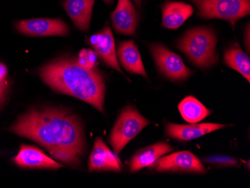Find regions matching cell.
<instances>
[{
  "instance_id": "cell-1",
  "label": "cell",
  "mask_w": 250,
  "mask_h": 188,
  "mask_svg": "<svg viewBox=\"0 0 250 188\" xmlns=\"http://www.w3.org/2000/svg\"><path fill=\"white\" fill-rule=\"evenodd\" d=\"M10 131L36 142L55 159L68 165H80L85 154L81 124L60 109H31L18 119Z\"/></svg>"
},
{
  "instance_id": "cell-2",
  "label": "cell",
  "mask_w": 250,
  "mask_h": 188,
  "mask_svg": "<svg viewBox=\"0 0 250 188\" xmlns=\"http://www.w3.org/2000/svg\"><path fill=\"white\" fill-rule=\"evenodd\" d=\"M39 74L56 92L81 99L104 112V82L96 69H87L74 58L64 57L45 64Z\"/></svg>"
},
{
  "instance_id": "cell-3",
  "label": "cell",
  "mask_w": 250,
  "mask_h": 188,
  "mask_svg": "<svg viewBox=\"0 0 250 188\" xmlns=\"http://www.w3.org/2000/svg\"><path fill=\"white\" fill-rule=\"evenodd\" d=\"M217 37L208 28H196L188 31L180 39L178 47L199 68H209L218 61Z\"/></svg>"
},
{
  "instance_id": "cell-4",
  "label": "cell",
  "mask_w": 250,
  "mask_h": 188,
  "mask_svg": "<svg viewBox=\"0 0 250 188\" xmlns=\"http://www.w3.org/2000/svg\"><path fill=\"white\" fill-rule=\"evenodd\" d=\"M204 19L224 20L234 27L239 19L250 15V0H191Z\"/></svg>"
},
{
  "instance_id": "cell-5",
  "label": "cell",
  "mask_w": 250,
  "mask_h": 188,
  "mask_svg": "<svg viewBox=\"0 0 250 188\" xmlns=\"http://www.w3.org/2000/svg\"><path fill=\"white\" fill-rule=\"evenodd\" d=\"M149 125L134 107L127 106L122 110L111 132L109 143L119 154L127 143L133 140L144 127Z\"/></svg>"
},
{
  "instance_id": "cell-6",
  "label": "cell",
  "mask_w": 250,
  "mask_h": 188,
  "mask_svg": "<svg viewBox=\"0 0 250 188\" xmlns=\"http://www.w3.org/2000/svg\"><path fill=\"white\" fill-rule=\"evenodd\" d=\"M150 49L158 68L169 79L183 81L190 75L192 71L176 53L161 44H152Z\"/></svg>"
},
{
  "instance_id": "cell-7",
  "label": "cell",
  "mask_w": 250,
  "mask_h": 188,
  "mask_svg": "<svg viewBox=\"0 0 250 188\" xmlns=\"http://www.w3.org/2000/svg\"><path fill=\"white\" fill-rule=\"evenodd\" d=\"M15 26L20 33L32 37L65 36L69 32L67 25L60 19L34 18L23 20L16 22Z\"/></svg>"
},
{
  "instance_id": "cell-8",
  "label": "cell",
  "mask_w": 250,
  "mask_h": 188,
  "mask_svg": "<svg viewBox=\"0 0 250 188\" xmlns=\"http://www.w3.org/2000/svg\"><path fill=\"white\" fill-rule=\"evenodd\" d=\"M156 170L171 171V172H196L205 173L206 168L202 163L189 151H180L168 156L159 158L151 165Z\"/></svg>"
},
{
  "instance_id": "cell-9",
  "label": "cell",
  "mask_w": 250,
  "mask_h": 188,
  "mask_svg": "<svg viewBox=\"0 0 250 188\" xmlns=\"http://www.w3.org/2000/svg\"><path fill=\"white\" fill-rule=\"evenodd\" d=\"M88 44L95 50L98 57L103 60L106 65L122 74L118 62L114 38L109 26L100 31L88 39Z\"/></svg>"
},
{
  "instance_id": "cell-10",
  "label": "cell",
  "mask_w": 250,
  "mask_h": 188,
  "mask_svg": "<svg viewBox=\"0 0 250 188\" xmlns=\"http://www.w3.org/2000/svg\"><path fill=\"white\" fill-rule=\"evenodd\" d=\"M13 161L18 167L30 169H58L63 167L46 155L42 150L32 146H21Z\"/></svg>"
},
{
  "instance_id": "cell-11",
  "label": "cell",
  "mask_w": 250,
  "mask_h": 188,
  "mask_svg": "<svg viewBox=\"0 0 250 188\" xmlns=\"http://www.w3.org/2000/svg\"><path fill=\"white\" fill-rule=\"evenodd\" d=\"M88 169L119 172L122 169V163L117 154L111 151L102 139L97 138L88 161Z\"/></svg>"
},
{
  "instance_id": "cell-12",
  "label": "cell",
  "mask_w": 250,
  "mask_h": 188,
  "mask_svg": "<svg viewBox=\"0 0 250 188\" xmlns=\"http://www.w3.org/2000/svg\"><path fill=\"white\" fill-rule=\"evenodd\" d=\"M112 26L120 34L133 36L137 26V12L130 0H119L114 12L111 15Z\"/></svg>"
},
{
  "instance_id": "cell-13",
  "label": "cell",
  "mask_w": 250,
  "mask_h": 188,
  "mask_svg": "<svg viewBox=\"0 0 250 188\" xmlns=\"http://www.w3.org/2000/svg\"><path fill=\"white\" fill-rule=\"evenodd\" d=\"M224 127L223 125L215 123H196L189 125L168 123L167 125V134L176 140H191L199 138Z\"/></svg>"
},
{
  "instance_id": "cell-14",
  "label": "cell",
  "mask_w": 250,
  "mask_h": 188,
  "mask_svg": "<svg viewBox=\"0 0 250 188\" xmlns=\"http://www.w3.org/2000/svg\"><path fill=\"white\" fill-rule=\"evenodd\" d=\"M95 0H65L63 7L75 26L83 32L89 29Z\"/></svg>"
},
{
  "instance_id": "cell-15",
  "label": "cell",
  "mask_w": 250,
  "mask_h": 188,
  "mask_svg": "<svg viewBox=\"0 0 250 188\" xmlns=\"http://www.w3.org/2000/svg\"><path fill=\"white\" fill-rule=\"evenodd\" d=\"M116 54L121 64L127 71L132 74H140L147 78L140 51L133 41L121 42L118 46Z\"/></svg>"
},
{
  "instance_id": "cell-16",
  "label": "cell",
  "mask_w": 250,
  "mask_h": 188,
  "mask_svg": "<svg viewBox=\"0 0 250 188\" xmlns=\"http://www.w3.org/2000/svg\"><path fill=\"white\" fill-rule=\"evenodd\" d=\"M163 25L170 29H176L193 14V7L181 2L168 1L163 6Z\"/></svg>"
},
{
  "instance_id": "cell-17",
  "label": "cell",
  "mask_w": 250,
  "mask_h": 188,
  "mask_svg": "<svg viewBox=\"0 0 250 188\" xmlns=\"http://www.w3.org/2000/svg\"><path fill=\"white\" fill-rule=\"evenodd\" d=\"M173 150L168 143H158L143 148L133 155L130 162V169L134 172L154 164L163 155Z\"/></svg>"
},
{
  "instance_id": "cell-18",
  "label": "cell",
  "mask_w": 250,
  "mask_h": 188,
  "mask_svg": "<svg viewBox=\"0 0 250 188\" xmlns=\"http://www.w3.org/2000/svg\"><path fill=\"white\" fill-rule=\"evenodd\" d=\"M178 109L184 119L190 124L199 123L210 114V110L192 96L185 98Z\"/></svg>"
},
{
  "instance_id": "cell-19",
  "label": "cell",
  "mask_w": 250,
  "mask_h": 188,
  "mask_svg": "<svg viewBox=\"0 0 250 188\" xmlns=\"http://www.w3.org/2000/svg\"><path fill=\"white\" fill-rule=\"evenodd\" d=\"M224 63L226 65L244 76L250 82V57L238 46H234L226 50L224 55Z\"/></svg>"
},
{
  "instance_id": "cell-20",
  "label": "cell",
  "mask_w": 250,
  "mask_h": 188,
  "mask_svg": "<svg viewBox=\"0 0 250 188\" xmlns=\"http://www.w3.org/2000/svg\"><path fill=\"white\" fill-rule=\"evenodd\" d=\"M97 59H98V55L95 53V50L84 48L79 53L77 62L83 68L93 70L95 69Z\"/></svg>"
},
{
  "instance_id": "cell-21",
  "label": "cell",
  "mask_w": 250,
  "mask_h": 188,
  "mask_svg": "<svg viewBox=\"0 0 250 188\" xmlns=\"http://www.w3.org/2000/svg\"><path fill=\"white\" fill-rule=\"evenodd\" d=\"M8 89V68L0 63V105L3 103Z\"/></svg>"
},
{
  "instance_id": "cell-22",
  "label": "cell",
  "mask_w": 250,
  "mask_h": 188,
  "mask_svg": "<svg viewBox=\"0 0 250 188\" xmlns=\"http://www.w3.org/2000/svg\"><path fill=\"white\" fill-rule=\"evenodd\" d=\"M206 161L208 162L211 163V164H221V165L226 166L235 165L237 164V161L233 158L224 156L211 157V158H208Z\"/></svg>"
},
{
  "instance_id": "cell-23",
  "label": "cell",
  "mask_w": 250,
  "mask_h": 188,
  "mask_svg": "<svg viewBox=\"0 0 250 188\" xmlns=\"http://www.w3.org/2000/svg\"><path fill=\"white\" fill-rule=\"evenodd\" d=\"M133 1H134L135 3H136V5H137V6L140 7V5H141L142 0H133Z\"/></svg>"
},
{
  "instance_id": "cell-24",
  "label": "cell",
  "mask_w": 250,
  "mask_h": 188,
  "mask_svg": "<svg viewBox=\"0 0 250 188\" xmlns=\"http://www.w3.org/2000/svg\"><path fill=\"white\" fill-rule=\"evenodd\" d=\"M106 3L110 4L112 2V0H104Z\"/></svg>"
}]
</instances>
